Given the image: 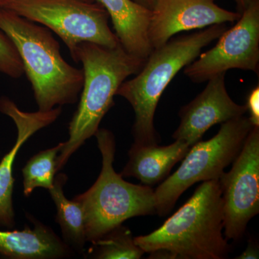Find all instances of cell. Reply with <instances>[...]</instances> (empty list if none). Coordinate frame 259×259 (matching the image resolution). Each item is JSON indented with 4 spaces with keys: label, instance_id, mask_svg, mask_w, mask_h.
I'll use <instances>...</instances> for the list:
<instances>
[{
    "label": "cell",
    "instance_id": "cell-1",
    "mask_svg": "<svg viewBox=\"0 0 259 259\" xmlns=\"http://www.w3.org/2000/svg\"><path fill=\"white\" fill-rule=\"evenodd\" d=\"M83 65V83L79 106L69 125V139L56 159V172L87 140L96 134L107 112L114 105L117 90L129 76L136 75L145 61L128 54L119 44L108 48L90 42L79 44L71 56Z\"/></svg>",
    "mask_w": 259,
    "mask_h": 259
},
{
    "label": "cell",
    "instance_id": "cell-2",
    "mask_svg": "<svg viewBox=\"0 0 259 259\" xmlns=\"http://www.w3.org/2000/svg\"><path fill=\"white\" fill-rule=\"evenodd\" d=\"M0 30L18 51L38 111L77 101L83 88V70L64 60L60 45L49 28L0 8Z\"/></svg>",
    "mask_w": 259,
    "mask_h": 259
},
{
    "label": "cell",
    "instance_id": "cell-3",
    "mask_svg": "<svg viewBox=\"0 0 259 259\" xmlns=\"http://www.w3.org/2000/svg\"><path fill=\"white\" fill-rule=\"evenodd\" d=\"M223 228L219 180L205 181L160 228L134 241L145 253L165 250L172 259H223L231 250Z\"/></svg>",
    "mask_w": 259,
    "mask_h": 259
},
{
    "label": "cell",
    "instance_id": "cell-4",
    "mask_svg": "<svg viewBox=\"0 0 259 259\" xmlns=\"http://www.w3.org/2000/svg\"><path fill=\"white\" fill-rule=\"evenodd\" d=\"M227 29L226 24H218L170 39L164 45L153 49L139 72L120 85L116 95L125 98L135 113L133 144H158L160 138L155 129L154 116L163 92L181 70L195 60L202 49Z\"/></svg>",
    "mask_w": 259,
    "mask_h": 259
},
{
    "label": "cell",
    "instance_id": "cell-5",
    "mask_svg": "<svg viewBox=\"0 0 259 259\" xmlns=\"http://www.w3.org/2000/svg\"><path fill=\"white\" fill-rule=\"evenodd\" d=\"M102 155V170L88 191L74 197L82 207L87 241L94 243L130 218L156 214L154 190L123 180L113 167L116 143L111 131L95 135Z\"/></svg>",
    "mask_w": 259,
    "mask_h": 259
},
{
    "label": "cell",
    "instance_id": "cell-6",
    "mask_svg": "<svg viewBox=\"0 0 259 259\" xmlns=\"http://www.w3.org/2000/svg\"><path fill=\"white\" fill-rule=\"evenodd\" d=\"M253 127L248 117L241 116L221 124L212 139L193 145L178 169L154 190L156 214H169L180 196L194 184L219 180L241 152Z\"/></svg>",
    "mask_w": 259,
    "mask_h": 259
},
{
    "label": "cell",
    "instance_id": "cell-7",
    "mask_svg": "<svg viewBox=\"0 0 259 259\" xmlns=\"http://www.w3.org/2000/svg\"><path fill=\"white\" fill-rule=\"evenodd\" d=\"M0 8L44 25L61 37L74 54L79 44L90 42L108 48L120 44L109 26L110 15L93 0H6Z\"/></svg>",
    "mask_w": 259,
    "mask_h": 259
},
{
    "label": "cell",
    "instance_id": "cell-8",
    "mask_svg": "<svg viewBox=\"0 0 259 259\" xmlns=\"http://www.w3.org/2000/svg\"><path fill=\"white\" fill-rule=\"evenodd\" d=\"M218 180L225 238L239 241L250 220L259 212V127H253L231 169Z\"/></svg>",
    "mask_w": 259,
    "mask_h": 259
},
{
    "label": "cell",
    "instance_id": "cell-9",
    "mask_svg": "<svg viewBox=\"0 0 259 259\" xmlns=\"http://www.w3.org/2000/svg\"><path fill=\"white\" fill-rule=\"evenodd\" d=\"M231 28L218 37L216 45L185 68L194 83H202L232 69L258 74L259 1L241 13Z\"/></svg>",
    "mask_w": 259,
    "mask_h": 259
},
{
    "label": "cell",
    "instance_id": "cell-10",
    "mask_svg": "<svg viewBox=\"0 0 259 259\" xmlns=\"http://www.w3.org/2000/svg\"><path fill=\"white\" fill-rule=\"evenodd\" d=\"M151 12L148 37L153 49L179 32L234 23L241 16L221 8L215 0H160Z\"/></svg>",
    "mask_w": 259,
    "mask_h": 259
},
{
    "label": "cell",
    "instance_id": "cell-11",
    "mask_svg": "<svg viewBox=\"0 0 259 259\" xmlns=\"http://www.w3.org/2000/svg\"><path fill=\"white\" fill-rule=\"evenodd\" d=\"M223 73L208 80L207 86L192 101L181 108L180 123L173 139L185 141L190 147L202 141L213 125L241 117L246 106L236 103L228 95Z\"/></svg>",
    "mask_w": 259,
    "mask_h": 259
},
{
    "label": "cell",
    "instance_id": "cell-12",
    "mask_svg": "<svg viewBox=\"0 0 259 259\" xmlns=\"http://www.w3.org/2000/svg\"><path fill=\"white\" fill-rule=\"evenodd\" d=\"M0 112L13 121L18 131L16 141L0 162V226L12 229L15 226L13 194L15 179L13 166L17 154L23 145L37 131L55 122L61 113V107L50 111H22L6 97L0 98Z\"/></svg>",
    "mask_w": 259,
    "mask_h": 259
},
{
    "label": "cell",
    "instance_id": "cell-13",
    "mask_svg": "<svg viewBox=\"0 0 259 259\" xmlns=\"http://www.w3.org/2000/svg\"><path fill=\"white\" fill-rule=\"evenodd\" d=\"M33 228L23 231H0V255L11 259H59L69 258L74 250L49 227L32 216Z\"/></svg>",
    "mask_w": 259,
    "mask_h": 259
},
{
    "label": "cell",
    "instance_id": "cell-14",
    "mask_svg": "<svg viewBox=\"0 0 259 259\" xmlns=\"http://www.w3.org/2000/svg\"><path fill=\"white\" fill-rule=\"evenodd\" d=\"M111 19L120 45L128 54L146 61L153 51L148 37L152 12L133 0H97Z\"/></svg>",
    "mask_w": 259,
    "mask_h": 259
},
{
    "label": "cell",
    "instance_id": "cell-15",
    "mask_svg": "<svg viewBox=\"0 0 259 259\" xmlns=\"http://www.w3.org/2000/svg\"><path fill=\"white\" fill-rule=\"evenodd\" d=\"M190 148L180 140L168 146L133 144L129 150L128 161L120 174L122 177L137 179L144 185H157L166 180L172 168L182 161Z\"/></svg>",
    "mask_w": 259,
    "mask_h": 259
},
{
    "label": "cell",
    "instance_id": "cell-16",
    "mask_svg": "<svg viewBox=\"0 0 259 259\" xmlns=\"http://www.w3.org/2000/svg\"><path fill=\"white\" fill-rule=\"evenodd\" d=\"M68 181L67 175L60 173L55 177L49 193L56 204V223L61 227L63 241L75 251L82 253L86 243L84 215L82 207L74 199L66 198L64 187Z\"/></svg>",
    "mask_w": 259,
    "mask_h": 259
},
{
    "label": "cell",
    "instance_id": "cell-17",
    "mask_svg": "<svg viewBox=\"0 0 259 259\" xmlns=\"http://www.w3.org/2000/svg\"><path fill=\"white\" fill-rule=\"evenodd\" d=\"M89 253L98 259H139L145 252L136 244L131 230L122 225L92 243Z\"/></svg>",
    "mask_w": 259,
    "mask_h": 259
},
{
    "label": "cell",
    "instance_id": "cell-18",
    "mask_svg": "<svg viewBox=\"0 0 259 259\" xmlns=\"http://www.w3.org/2000/svg\"><path fill=\"white\" fill-rule=\"evenodd\" d=\"M64 146L61 142L55 147L40 151L32 156L23 167V193L29 197L36 188L50 190L54 185L56 173L58 153Z\"/></svg>",
    "mask_w": 259,
    "mask_h": 259
},
{
    "label": "cell",
    "instance_id": "cell-19",
    "mask_svg": "<svg viewBox=\"0 0 259 259\" xmlns=\"http://www.w3.org/2000/svg\"><path fill=\"white\" fill-rule=\"evenodd\" d=\"M0 74L19 79L24 74L18 51L9 37L0 30Z\"/></svg>",
    "mask_w": 259,
    "mask_h": 259
},
{
    "label": "cell",
    "instance_id": "cell-20",
    "mask_svg": "<svg viewBox=\"0 0 259 259\" xmlns=\"http://www.w3.org/2000/svg\"><path fill=\"white\" fill-rule=\"evenodd\" d=\"M247 112H249V119L252 125L259 127V86L252 89L246 97Z\"/></svg>",
    "mask_w": 259,
    "mask_h": 259
},
{
    "label": "cell",
    "instance_id": "cell-21",
    "mask_svg": "<svg viewBox=\"0 0 259 259\" xmlns=\"http://www.w3.org/2000/svg\"><path fill=\"white\" fill-rule=\"evenodd\" d=\"M258 245L255 240L250 238L248 240V245L244 251L241 255L236 257L237 259H258Z\"/></svg>",
    "mask_w": 259,
    "mask_h": 259
},
{
    "label": "cell",
    "instance_id": "cell-22",
    "mask_svg": "<svg viewBox=\"0 0 259 259\" xmlns=\"http://www.w3.org/2000/svg\"><path fill=\"white\" fill-rule=\"evenodd\" d=\"M256 1H259V0H234L236 4L237 10H238L237 12L241 14L252 3H255Z\"/></svg>",
    "mask_w": 259,
    "mask_h": 259
},
{
    "label": "cell",
    "instance_id": "cell-23",
    "mask_svg": "<svg viewBox=\"0 0 259 259\" xmlns=\"http://www.w3.org/2000/svg\"><path fill=\"white\" fill-rule=\"evenodd\" d=\"M135 3H137L146 9L152 11L156 7V4L160 1V0H133Z\"/></svg>",
    "mask_w": 259,
    "mask_h": 259
},
{
    "label": "cell",
    "instance_id": "cell-24",
    "mask_svg": "<svg viewBox=\"0 0 259 259\" xmlns=\"http://www.w3.org/2000/svg\"><path fill=\"white\" fill-rule=\"evenodd\" d=\"M5 1H6V0H0V4H1V3H3V2ZM93 1H97V0H93Z\"/></svg>",
    "mask_w": 259,
    "mask_h": 259
}]
</instances>
